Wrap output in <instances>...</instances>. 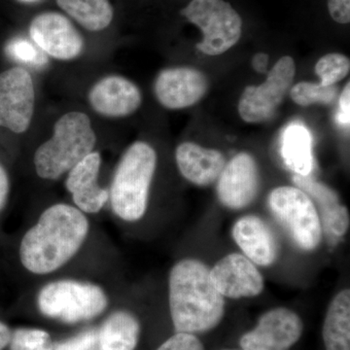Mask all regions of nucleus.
<instances>
[{
  "instance_id": "nucleus-1",
  "label": "nucleus",
  "mask_w": 350,
  "mask_h": 350,
  "mask_svg": "<svg viewBox=\"0 0 350 350\" xmlns=\"http://www.w3.org/2000/svg\"><path fill=\"white\" fill-rule=\"evenodd\" d=\"M89 229V221L77 207L54 204L41 214L21 241L23 266L34 275L53 273L79 251Z\"/></svg>"
},
{
  "instance_id": "nucleus-2",
  "label": "nucleus",
  "mask_w": 350,
  "mask_h": 350,
  "mask_svg": "<svg viewBox=\"0 0 350 350\" xmlns=\"http://www.w3.org/2000/svg\"><path fill=\"white\" fill-rule=\"evenodd\" d=\"M170 317L176 333L213 330L222 321L225 298L214 286L211 269L197 259H183L170 269Z\"/></svg>"
},
{
  "instance_id": "nucleus-3",
  "label": "nucleus",
  "mask_w": 350,
  "mask_h": 350,
  "mask_svg": "<svg viewBox=\"0 0 350 350\" xmlns=\"http://www.w3.org/2000/svg\"><path fill=\"white\" fill-rule=\"evenodd\" d=\"M156 165V151L146 142H135L122 156L109 193L113 213L122 220L135 222L144 217Z\"/></svg>"
},
{
  "instance_id": "nucleus-4",
  "label": "nucleus",
  "mask_w": 350,
  "mask_h": 350,
  "mask_svg": "<svg viewBox=\"0 0 350 350\" xmlns=\"http://www.w3.org/2000/svg\"><path fill=\"white\" fill-rule=\"evenodd\" d=\"M96 133L89 116L69 112L55 124L53 137L38 147L34 167L39 177L56 180L94 151Z\"/></svg>"
},
{
  "instance_id": "nucleus-5",
  "label": "nucleus",
  "mask_w": 350,
  "mask_h": 350,
  "mask_svg": "<svg viewBox=\"0 0 350 350\" xmlns=\"http://www.w3.org/2000/svg\"><path fill=\"white\" fill-rule=\"evenodd\" d=\"M107 306L108 297L103 288L73 280L48 283L38 296V306L44 317L66 324L96 319Z\"/></svg>"
},
{
  "instance_id": "nucleus-6",
  "label": "nucleus",
  "mask_w": 350,
  "mask_h": 350,
  "mask_svg": "<svg viewBox=\"0 0 350 350\" xmlns=\"http://www.w3.org/2000/svg\"><path fill=\"white\" fill-rule=\"evenodd\" d=\"M269 211L298 247L312 251L321 243L322 223L314 202L303 190L291 186L273 189Z\"/></svg>"
},
{
  "instance_id": "nucleus-7",
  "label": "nucleus",
  "mask_w": 350,
  "mask_h": 350,
  "mask_svg": "<svg viewBox=\"0 0 350 350\" xmlns=\"http://www.w3.org/2000/svg\"><path fill=\"white\" fill-rule=\"evenodd\" d=\"M181 14L202 31L197 48L208 56L224 54L241 38L243 20L224 0H193Z\"/></svg>"
},
{
  "instance_id": "nucleus-8",
  "label": "nucleus",
  "mask_w": 350,
  "mask_h": 350,
  "mask_svg": "<svg viewBox=\"0 0 350 350\" xmlns=\"http://www.w3.org/2000/svg\"><path fill=\"white\" fill-rule=\"evenodd\" d=\"M296 66L291 57L276 62L266 81L245 88L239 103V113L247 123H262L273 116L293 83Z\"/></svg>"
},
{
  "instance_id": "nucleus-9",
  "label": "nucleus",
  "mask_w": 350,
  "mask_h": 350,
  "mask_svg": "<svg viewBox=\"0 0 350 350\" xmlns=\"http://www.w3.org/2000/svg\"><path fill=\"white\" fill-rule=\"evenodd\" d=\"M36 105L29 71L13 68L0 73V126L15 133L29 130Z\"/></svg>"
},
{
  "instance_id": "nucleus-10",
  "label": "nucleus",
  "mask_w": 350,
  "mask_h": 350,
  "mask_svg": "<svg viewBox=\"0 0 350 350\" xmlns=\"http://www.w3.org/2000/svg\"><path fill=\"white\" fill-rule=\"evenodd\" d=\"M304 324L296 312L275 308L265 312L253 330L239 340L243 350H289L303 334Z\"/></svg>"
},
{
  "instance_id": "nucleus-11",
  "label": "nucleus",
  "mask_w": 350,
  "mask_h": 350,
  "mask_svg": "<svg viewBox=\"0 0 350 350\" xmlns=\"http://www.w3.org/2000/svg\"><path fill=\"white\" fill-rule=\"evenodd\" d=\"M29 36L39 49L48 56L70 61L81 55L84 41L75 25L62 14H39L29 25Z\"/></svg>"
},
{
  "instance_id": "nucleus-12",
  "label": "nucleus",
  "mask_w": 350,
  "mask_h": 350,
  "mask_svg": "<svg viewBox=\"0 0 350 350\" xmlns=\"http://www.w3.org/2000/svg\"><path fill=\"white\" fill-rule=\"evenodd\" d=\"M214 286L224 298H252L264 289V278L256 265L239 253L219 260L211 269Z\"/></svg>"
},
{
  "instance_id": "nucleus-13",
  "label": "nucleus",
  "mask_w": 350,
  "mask_h": 350,
  "mask_svg": "<svg viewBox=\"0 0 350 350\" xmlns=\"http://www.w3.org/2000/svg\"><path fill=\"white\" fill-rule=\"evenodd\" d=\"M259 185V170L254 158L248 153H239L226 163L219 176L218 199L228 208H244L256 198Z\"/></svg>"
},
{
  "instance_id": "nucleus-14",
  "label": "nucleus",
  "mask_w": 350,
  "mask_h": 350,
  "mask_svg": "<svg viewBox=\"0 0 350 350\" xmlns=\"http://www.w3.org/2000/svg\"><path fill=\"white\" fill-rule=\"evenodd\" d=\"M208 82L202 71L193 68H165L155 81L157 100L167 109H183L206 96Z\"/></svg>"
},
{
  "instance_id": "nucleus-15",
  "label": "nucleus",
  "mask_w": 350,
  "mask_h": 350,
  "mask_svg": "<svg viewBox=\"0 0 350 350\" xmlns=\"http://www.w3.org/2000/svg\"><path fill=\"white\" fill-rule=\"evenodd\" d=\"M88 98L94 111L109 118L129 116L142 103V92L137 85L119 75L107 76L96 82Z\"/></svg>"
},
{
  "instance_id": "nucleus-16",
  "label": "nucleus",
  "mask_w": 350,
  "mask_h": 350,
  "mask_svg": "<svg viewBox=\"0 0 350 350\" xmlns=\"http://www.w3.org/2000/svg\"><path fill=\"white\" fill-rule=\"evenodd\" d=\"M100 165V154L93 151L68 172L66 187L82 213H100L109 200V193L98 184Z\"/></svg>"
},
{
  "instance_id": "nucleus-17",
  "label": "nucleus",
  "mask_w": 350,
  "mask_h": 350,
  "mask_svg": "<svg viewBox=\"0 0 350 350\" xmlns=\"http://www.w3.org/2000/svg\"><path fill=\"white\" fill-rule=\"evenodd\" d=\"M232 238L243 255L260 267L273 265L278 257V241L269 226L256 215L239 218L232 227Z\"/></svg>"
},
{
  "instance_id": "nucleus-18",
  "label": "nucleus",
  "mask_w": 350,
  "mask_h": 350,
  "mask_svg": "<svg viewBox=\"0 0 350 350\" xmlns=\"http://www.w3.org/2000/svg\"><path fill=\"white\" fill-rule=\"evenodd\" d=\"M175 160L180 174L198 186H208L218 180L226 165L225 157L215 149L204 148L193 142L177 147Z\"/></svg>"
},
{
  "instance_id": "nucleus-19",
  "label": "nucleus",
  "mask_w": 350,
  "mask_h": 350,
  "mask_svg": "<svg viewBox=\"0 0 350 350\" xmlns=\"http://www.w3.org/2000/svg\"><path fill=\"white\" fill-rule=\"evenodd\" d=\"M293 180L317 204L321 223L327 231L336 237L344 236L349 228V213L347 207L340 204L338 195L328 186L310 176L295 174Z\"/></svg>"
},
{
  "instance_id": "nucleus-20",
  "label": "nucleus",
  "mask_w": 350,
  "mask_h": 350,
  "mask_svg": "<svg viewBox=\"0 0 350 350\" xmlns=\"http://www.w3.org/2000/svg\"><path fill=\"white\" fill-rule=\"evenodd\" d=\"M282 156L288 169L297 175L310 176L313 170L312 137L305 126L293 123L283 131Z\"/></svg>"
},
{
  "instance_id": "nucleus-21",
  "label": "nucleus",
  "mask_w": 350,
  "mask_h": 350,
  "mask_svg": "<svg viewBox=\"0 0 350 350\" xmlns=\"http://www.w3.org/2000/svg\"><path fill=\"white\" fill-rule=\"evenodd\" d=\"M139 334L137 317L126 310H116L103 322L98 340L103 350H135Z\"/></svg>"
},
{
  "instance_id": "nucleus-22",
  "label": "nucleus",
  "mask_w": 350,
  "mask_h": 350,
  "mask_svg": "<svg viewBox=\"0 0 350 350\" xmlns=\"http://www.w3.org/2000/svg\"><path fill=\"white\" fill-rule=\"evenodd\" d=\"M322 337L326 350H350V290L336 295L329 305Z\"/></svg>"
},
{
  "instance_id": "nucleus-23",
  "label": "nucleus",
  "mask_w": 350,
  "mask_h": 350,
  "mask_svg": "<svg viewBox=\"0 0 350 350\" xmlns=\"http://www.w3.org/2000/svg\"><path fill=\"white\" fill-rule=\"evenodd\" d=\"M57 5L90 31L107 29L113 20L109 0H57Z\"/></svg>"
},
{
  "instance_id": "nucleus-24",
  "label": "nucleus",
  "mask_w": 350,
  "mask_h": 350,
  "mask_svg": "<svg viewBox=\"0 0 350 350\" xmlns=\"http://www.w3.org/2000/svg\"><path fill=\"white\" fill-rule=\"evenodd\" d=\"M292 100L301 107H308L314 103L330 105L337 98L338 89L336 86H323L317 83L301 82L292 88Z\"/></svg>"
},
{
  "instance_id": "nucleus-25",
  "label": "nucleus",
  "mask_w": 350,
  "mask_h": 350,
  "mask_svg": "<svg viewBox=\"0 0 350 350\" xmlns=\"http://www.w3.org/2000/svg\"><path fill=\"white\" fill-rule=\"evenodd\" d=\"M350 61L349 57L338 53L327 54L317 62L315 73L319 76L323 86H335L338 82L349 75Z\"/></svg>"
},
{
  "instance_id": "nucleus-26",
  "label": "nucleus",
  "mask_w": 350,
  "mask_h": 350,
  "mask_svg": "<svg viewBox=\"0 0 350 350\" xmlns=\"http://www.w3.org/2000/svg\"><path fill=\"white\" fill-rule=\"evenodd\" d=\"M10 350H54L49 333L40 329L20 328L11 334Z\"/></svg>"
},
{
  "instance_id": "nucleus-27",
  "label": "nucleus",
  "mask_w": 350,
  "mask_h": 350,
  "mask_svg": "<svg viewBox=\"0 0 350 350\" xmlns=\"http://www.w3.org/2000/svg\"><path fill=\"white\" fill-rule=\"evenodd\" d=\"M7 52L21 63L34 66H43L47 62L42 51L24 38H16L11 41L7 46Z\"/></svg>"
},
{
  "instance_id": "nucleus-28",
  "label": "nucleus",
  "mask_w": 350,
  "mask_h": 350,
  "mask_svg": "<svg viewBox=\"0 0 350 350\" xmlns=\"http://www.w3.org/2000/svg\"><path fill=\"white\" fill-rule=\"evenodd\" d=\"M157 350H204V347L194 334L176 333Z\"/></svg>"
},
{
  "instance_id": "nucleus-29",
  "label": "nucleus",
  "mask_w": 350,
  "mask_h": 350,
  "mask_svg": "<svg viewBox=\"0 0 350 350\" xmlns=\"http://www.w3.org/2000/svg\"><path fill=\"white\" fill-rule=\"evenodd\" d=\"M96 342H98V333L94 330H88L76 337L54 345V350H91Z\"/></svg>"
},
{
  "instance_id": "nucleus-30",
  "label": "nucleus",
  "mask_w": 350,
  "mask_h": 350,
  "mask_svg": "<svg viewBox=\"0 0 350 350\" xmlns=\"http://www.w3.org/2000/svg\"><path fill=\"white\" fill-rule=\"evenodd\" d=\"M331 17L338 24H349L350 21V0H328Z\"/></svg>"
},
{
  "instance_id": "nucleus-31",
  "label": "nucleus",
  "mask_w": 350,
  "mask_h": 350,
  "mask_svg": "<svg viewBox=\"0 0 350 350\" xmlns=\"http://www.w3.org/2000/svg\"><path fill=\"white\" fill-rule=\"evenodd\" d=\"M340 105V111L337 114V121L340 125L349 126L350 121V85L347 83L342 92L338 100Z\"/></svg>"
},
{
  "instance_id": "nucleus-32",
  "label": "nucleus",
  "mask_w": 350,
  "mask_h": 350,
  "mask_svg": "<svg viewBox=\"0 0 350 350\" xmlns=\"http://www.w3.org/2000/svg\"><path fill=\"white\" fill-rule=\"evenodd\" d=\"M9 189V178L7 175L6 170L0 165V211L5 206L7 200H8Z\"/></svg>"
},
{
  "instance_id": "nucleus-33",
  "label": "nucleus",
  "mask_w": 350,
  "mask_h": 350,
  "mask_svg": "<svg viewBox=\"0 0 350 350\" xmlns=\"http://www.w3.org/2000/svg\"><path fill=\"white\" fill-rule=\"evenodd\" d=\"M268 62V55L265 54V53H259L253 57L252 66L258 72H266Z\"/></svg>"
},
{
  "instance_id": "nucleus-34",
  "label": "nucleus",
  "mask_w": 350,
  "mask_h": 350,
  "mask_svg": "<svg viewBox=\"0 0 350 350\" xmlns=\"http://www.w3.org/2000/svg\"><path fill=\"white\" fill-rule=\"evenodd\" d=\"M11 334L12 332L9 327L3 322L0 321V350L5 349L10 342Z\"/></svg>"
},
{
  "instance_id": "nucleus-35",
  "label": "nucleus",
  "mask_w": 350,
  "mask_h": 350,
  "mask_svg": "<svg viewBox=\"0 0 350 350\" xmlns=\"http://www.w3.org/2000/svg\"><path fill=\"white\" fill-rule=\"evenodd\" d=\"M20 1L27 2V3H33V2H38L39 0H20Z\"/></svg>"
},
{
  "instance_id": "nucleus-36",
  "label": "nucleus",
  "mask_w": 350,
  "mask_h": 350,
  "mask_svg": "<svg viewBox=\"0 0 350 350\" xmlns=\"http://www.w3.org/2000/svg\"><path fill=\"white\" fill-rule=\"evenodd\" d=\"M225 350H230V349H225Z\"/></svg>"
}]
</instances>
